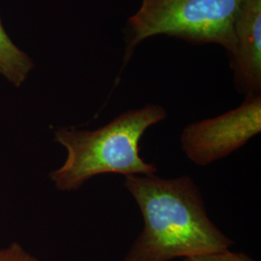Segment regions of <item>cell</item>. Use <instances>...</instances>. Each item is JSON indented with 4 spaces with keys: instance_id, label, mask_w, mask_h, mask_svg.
I'll return each mask as SVG.
<instances>
[{
    "instance_id": "cell-1",
    "label": "cell",
    "mask_w": 261,
    "mask_h": 261,
    "mask_svg": "<svg viewBox=\"0 0 261 261\" xmlns=\"http://www.w3.org/2000/svg\"><path fill=\"white\" fill-rule=\"evenodd\" d=\"M143 218V230L123 261H170L229 249L234 242L210 220L192 177L125 176Z\"/></svg>"
},
{
    "instance_id": "cell-2",
    "label": "cell",
    "mask_w": 261,
    "mask_h": 261,
    "mask_svg": "<svg viewBox=\"0 0 261 261\" xmlns=\"http://www.w3.org/2000/svg\"><path fill=\"white\" fill-rule=\"evenodd\" d=\"M167 117L163 106L147 103L122 112L97 130H56L55 140L65 147L68 157L61 168L51 172V180L60 191H75L99 174H156L158 168L141 158L140 142L150 127Z\"/></svg>"
},
{
    "instance_id": "cell-3",
    "label": "cell",
    "mask_w": 261,
    "mask_h": 261,
    "mask_svg": "<svg viewBox=\"0 0 261 261\" xmlns=\"http://www.w3.org/2000/svg\"><path fill=\"white\" fill-rule=\"evenodd\" d=\"M244 0H140L122 29V71L137 48L150 38L165 35L192 45L213 44L227 56L233 50L234 21ZM119 74V75H120Z\"/></svg>"
},
{
    "instance_id": "cell-4",
    "label": "cell",
    "mask_w": 261,
    "mask_h": 261,
    "mask_svg": "<svg viewBox=\"0 0 261 261\" xmlns=\"http://www.w3.org/2000/svg\"><path fill=\"white\" fill-rule=\"evenodd\" d=\"M261 132V95L245 97L239 107L187 125L180 143L187 158L205 167L240 149Z\"/></svg>"
},
{
    "instance_id": "cell-5",
    "label": "cell",
    "mask_w": 261,
    "mask_h": 261,
    "mask_svg": "<svg viewBox=\"0 0 261 261\" xmlns=\"http://www.w3.org/2000/svg\"><path fill=\"white\" fill-rule=\"evenodd\" d=\"M233 31L228 60L234 86L244 97L261 95V0H244Z\"/></svg>"
},
{
    "instance_id": "cell-6",
    "label": "cell",
    "mask_w": 261,
    "mask_h": 261,
    "mask_svg": "<svg viewBox=\"0 0 261 261\" xmlns=\"http://www.w3.org/2000/svg\"><path fill=\"white\" fill-rule=\"evenodd\" d=\"M33 68V60L12 41L0 19V75L20 86Z\"/></svg>"
},
{
    "instance_id": "cell-7",
    "label": "cell",
    "mask_w": 261,
    "mask_h": 261,
    "mask_svg": "<svg viewBox=\"0 0 261 261\" xmlns=\"http://www.w3.org/2000/svg\"><path fill=\"white\" fill-rule=\"evenodd\" d=\"M184 261H254L244 252H231L225 249L217 252H206L184 258Z\"/></svg>"
},
{
    "instance_id": "cell-8",
    "label": "cell",
    "mask_w": 261,
    "mask_h": 261,
    "mask_svg": "<svg viewBox=\"0 0 261 261\" xmlns=\"http://www.w3.org/2000/svg\"><path fill=\"white\" fill-rule=\"evenodd\" d=\"M0 261H39L25 252L19 244L13 243L6 249L0 250Z\"/></svg>"
}]
</instances>
